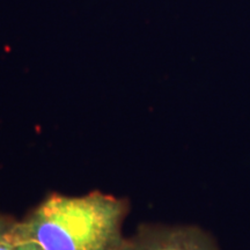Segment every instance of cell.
Masks as SVG:
<instances>
[{
  "label": "cell",
  "mask_w": 250,
  "mask_h": 250,
  "mask_svg": "<svg viewBox=\"0 0 250 250\" xmlns=\"http://www.w3.org/2000/svg\"><path fill=\"white\" fill-rule=\"evenodd\" d=\"M130 203L101 191L83 196L50 193L17 220L13 230L43 250H117Z\"/></svg>",
  "instance_id": "6da1fadb"
},
{
  "label": "cell",
  "mask_w": 250,
  "mask_h": 250,
  "mask_svg": "<svg viewBox=\"0 0 250 250\" xmlns=\"http://www.w3.org/2000/svg\"><path fill=\"white\" fill-rule=\"evenodd\" d=\"M117 250H221L215 237L196 225L142 224Z\"/></svg>",
  "instance_id": "7a4b0ae2"
},
{
  "label": "cell",
  "mask_w": 250,
  "mask_h": 250,
  "mask_svg": "<svg viewBox=\"0 0 250 250\" xmlns=\"http://www.w3.org/2000/svg\"><path fill=\"white\" fill-rule=\"evenodd\" d=\"M0 250H43L39 243L33 240L18 235L13 227L0 236Z\"/></svg>",
  "instance_id": "3957f363"
},
{
  "label": "cell",
  "mask_w": 250,
  "mask_h": 250,
  "mask_svg": "<svg viewBox=\"0 0 250 250\" xmlns=\"http://www.w3.org/2000/svg\"><path fill=\"white\" fill-rule=\"evenodd\" d=\"M17 220L18 219L12 217V215L0 213V236L4 235L5 233H7L8 230L14 226Z\"/></svg>",
  "instance_id": "277c9868"
}]
</instances>
